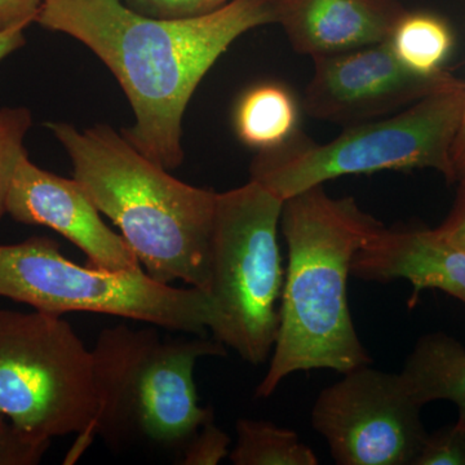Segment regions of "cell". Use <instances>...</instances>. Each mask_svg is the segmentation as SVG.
I'll use <instances>...</instances> for the list:
<instances>
[{
	"label": "cell",
	"mask_w": 465,
	"mask_h": 465,
	"mask_svg": "<svg viewBox=\"0 0 465 465\" xmlns=\"http://www.w3.org/2000/svg\"><path fill=\"white\" fill-rule=\"evenodd\" d=\"M84 43L109 67L134 110L122 134L167 171L183 161V118L217 58L242 34L275 24V0H232L200 17L166 20L124 0H43L35 20Z\"/></svg>",
	"instance_id": "1"
},
{
	"label": "cell",
	"mask_w": 465,
	"mask_h": 465,
	"mask_svg": "<svg viewBox=\"0 0 465 465\" xmlns=\"http://www.w3.org/2000/svg\"><path fill=\"white\" fill-rule=\"evenodd\" d=\"M281 226L289 265L258 399H269L293 372L326 369L342 375L372 363L354 329L347 287L354 255L381 223L354 198L330 197L318 185L283 202Z\"/></svg>",
	"instance_id": "2"
},
{
	"label": "cell",
	"mask_w": 465,
	"mask_h": 465,
	"mask_svg": "<svg viewBox=\"0 0 465 465\" xmlns=\"http://www.w3.org/2000/svg\"><path fill=\"white\" fill-rule=\"evenodd\" d=\"M47 127L69 154L76 182L118 226L146 273L207 291L217 193L174 179L109 125Z\"/></svg>",
	"instance_id": "3"
},
{
	"label": "cell",
	"mask_w": 465,
	"mask_h": 465,
	"mask_svg": "<svg viewBox=\"0 0 465 465\" xmlns=\"http://www.w3.org/2000/svg\"><path fill=\"white\" fill-rule=\"evenodd\" d=\"M97 411L91 437L110 448L149 445L183 449L213 419L198 402L194 370L204 357H225L216 339L163 338L157 326L103 330L94 349Z\"/></svg>",
	"instance_id": "4"
},
{
	"label": "cell",
	"mask_w": 465,
	"mask_h": 465,
	"mask_svg": "<svg viewBox=\"0 0 465 465\" xmlns=\"http://www.w3.org/2000/svg\"><path fill=\"white\" fill-rule=\"evenodd\" d=\"M464 110L465 84L455 78L399 114L348 125L330 143L298 128L282 145L256 154L251 180L283 202L347 174L430 168L454 183L451 153Z\"/></svg>",
	"instance_id": "5"
},
{
	"label": "cell",
	"mask_w": 465,
	"mask_h": 465,
	"mask_svg": "<svg viewBox=\"0 0 465 465\" xmlns=\"http://www.w3.org/2000/svg\"><path fill=\"white\" fill-rule=\"evenodd\" d=\"M283 201L259 183L217 193L210 243L213 338L251 365L273 351L284 284L278 226Z\"/></svg>",
	"instance_id": "6"
},
{
	"label": "cell",
	"mask_w": 465,
	"mask_h": 465,
	"mask_svg": "<svg viewBox=\"0 0 465 465\" xmlns=\"http://www.w3.org/2000/svg\"><path fill=\"white\" fill-rule=\"evenodd\" d=\"M0 298L54 316L87 312L192 335L213 331L217 321L207 291L158 282L143 268L112 272L75 264L48 237L0 244Z\"/></svg>",
	"instance_id": "7"
},
{
	"label": "cell",
	"mask_w": 465,
	"mask_h": 465,
	"mask_svg": "<svg viewBox=\"0 0 465 465\" xmlns=\"http://www.w3.org/2000/svg\"><path fill=\"white\" fill-rule=\"evenodd\" d=\"M97 411L91 349L61 316L0 309V415L39 440L78 434L92 442Z\"/></svg>",
	"instance_id": "8"
},
{
	"label": "cell",
	"mask_w": 465,
	"mask_h": 465,
	"mask_svg": "<svg viewBox=\"0 0 465 465\" xmlns=\"http://www.w3.org/2000/svg\"><path fill=\"white\" fill-rule=\"evenodd\" d=\"M421 409L400 374L367 365L324 388L311 420L336 464L412 465L428 436Z\"/></svg>",
	"instance_id": "9"
},
{
	"label": "cell",
	"mask_w": 465,
	"mask_h": 465,
	"mask_svg": "<svg viewBox=\"0 0 465 465\" xmlns=\"http://www.w3.org/2000/svg\"><path fill=\"white\" fill-rule=\"evenodd\" d=\"M313 60L314 75L302 106L312 118L345 125L391 114L455 79L445 70L416 74L401 63L388 41Z\"/></svg>",
	"instance_id": "10"
},
{
	"label": "cell",
	"mask_w": 465,
	"mask_h": 465,
	"mask_svg": "<svg viewBox=\"0 0 465 465\" xmlns=\"http://www.w3.org/2000/svg\"><path fill=\"white\" fill-rule=\"evenodd\" d=\"M7 213L21 224L54 229L84 251L88 265L112 272L143 268L130 244L103 222L75 179L48 173L27 155L12 180Z\"/></svg>",
	"instance_id": "11"
},
{
	"label": "cell",
	"mask_w": 465,
	"mask_h": 465,
	"mask_svg": "<svg viewBox=\"0 0 465 465\" xmlns=\"http://www.w3.org/2000/svg\"><path fill=\"white\" fill-rule=\"evenodd\" d=\"M353 277L372 282L409 281L410 307L424 290L443 291L465 305V249L440 229L391 231L381 226L357 251Z\"/></svg>",
	"instance_id": "12"
},
{
	"label": "cell",
	"mask_w": 465,
	"mask_h": 465,
	"mask_svg": "<svg viewBox=\"0 0 465 465\" xmlns=\"http://www.w3.org/2000/svg\"><path fill=\"white\" fill-rule=\"evenodd\" d=\"M406 11L401 0H275V24L314 58L387 42Z\"/></svg>",
	"instance_id": "13"
},
{
	"label": "cell",
	"mask_w": 465,
	"mask_h": 465,
	"mask_svg": "<svg viewBox=\"0 0 465 465\" xmlns=\"http://www.w3.org/2000/svg\"><path fill=\"white\" fill-rule=\"evenodd\" d=\"M400 376L416 403L450 401L458 420L465 421V348L457 339L442 332L421 336Z\"/></svg>",
	"instance_id": "14"
},
{
	"label": "cell",
	"mask_w": 465,
	"mask_h": 465,
	"mask_svg": "<svg viewBox=\"0 0 465 465\" xmlns=\"http://www.w3.org/2000/svg\"><path fill=\"white\" fill-rule=\"evenodd\" d=\"M234 125L241 142L250 148H277L298 130V106L283 85H256L238 103Z\"/></svg>",
	"instance_id": "15"
},
{
	"label": "cell",
	"mask_w": 465,
	"mask_h": 465,
	"mask_svg": "<svg viewBox=\"0 0 465 465\" xmlns=\"http://www.w3.org/2000/svg\"><path fill=\"white\" fill-rule=\"evenodd\" d=\"M388 43L407 69L416 74L436 75L443 72L454 36L448 23L437 15L406 11Z\"/></svg>",
	"instance_id": "16"
},
{
	"label": "cell",
	"mask_w": 465,
	"mask_h": 465,
	"mask_svg": "<svg viewBox=\"0 0 465 465\" xmlns=\"http://www.w3.org/2000/svg\"><path fill=\"white\" fill-rule=\"evenodd\" d=\"M229 459L234 465H317L313 450L298 434L271 421L240 419Z\"/></svg>",
	"instance_id": "17"
},
{
	"label": "cell",
	"mask_w": 465,
	"mask_h": 465,
	"mask_svg": "<svg viewBox=\"0 0 465 465\" xmlns=\"http://www.w3.org/2000/svg\"><path fill=\"white\" fill-rule=\"evenodd\" d=\"M32 124L29 109H0V220L7 213L9 188L18 163L27 155L24 140Z\"/></svg>",
	"instance_id": "18"
},
{
	"label": "cell",
	"mask_w": 465,
	"mask_h": 465,
	"mask_svg": "<svg viewBox=\"0 0 465 465\" xmlns=\"http://www.w3.org/2000/svg\"><path fill=\"white\" fill-rule=\"evenodd\" d=\"M412 465H465V421L428 433Z\"/></svg>",
	"instance_id": "19"
},
{
	"label": "cell",
	"mask_w": 465,
	"mask_h": 465,
	"mask_svg": "<svg viewBox=\"0 0 465 465\" xmlns=\"http://www.w3.org/2000/svg\"><path fill=\"white\" fill-rule=\"evenodd\" d=\"M231 437L217 427L213 419L206 421L183 446V465H217L231 454Z\"/></svg>",
	"instance_id": "20"
},
{
	"label": "cell",
	"mask_w": 465,
	"mask_h": 465,
	"mask_svg": "<svg viewBox=\"0 0 465 465\" xmlns=\"http://www.w3.org/2000/svg\"><path fill=\"white\" fill-rule=\"evenodd\" d=\"M51 442L39 440L18 430L0 415V465H34L41 463Z\"/></svg>",
	"instance_id": "21"
},
{
	"label": "cell",
	"mask_w": 465,
	"mask_h": 465,
	"mask_svg": "<svg viewBox=\"0 0 465 465\" xmlns=\"http://www.w3.org/2000/svg\"><path fill=\"white\" fill-rule=\"evenodd\" d=\"M232 0H124L127 7L155 18L200 17L224 7Z\"/></svg>",
	"instance_id": "22"
},
{
	"label": "cell",
	"mask_w": 465,
	"mask_h": 465,
	"mask_svg": "<svg viewBox=\"0 0 465 465\" xmlns=\"http://www.w3.org/2000/svg\"><path fill=\"white\" fill-rule=\"evenodd\" d=\"M43 0H0V34L35 23Z\"/></svg>",
	"instance_id": "23"
},
{
	"label": "cell",
	"mask_w": 465,
	"mask_h": 465,
	"mask_svg": "<svg viewBox=\"0 0 465 465\" xmlns=\"http://www.w3.org/2000/svg\"><path fill=\"white\" fill-rule=\"evenodd\" d=\"M459 183H460V188H459L454 207L439 229L465 249V177Z\"/></svg>",
	"instance_id": "24"
},
{
	"label": "cell",
	"mask_w": 465,
	"mask_h": 465,
	"mask_svg": "<svg viewBox=\"0 0 465 465\" xmlns=\"http://www.w3.org/2000/svg\"><path fill=\"white\" fill-rule=\"evenodd\" d=\"M452 168H454L455 182H460L465 177V110L463 121L451 153Z\"/></svg>",
	"instance_id": "25"
},
{
	"label": "cell",
	"mask_w": 465,
	"mask_h": 465,
	"mask_svg": "<svg viewBox=\"0 0 465 465\" xmlns=\"http://www.w3.org/2000/svg\"><path fill=\"white\" fill-rule=\"evenodd\" d=\"M24 30L25 29L20 27V29L9 30L7 33L0 34V63L25 45L26 39L24 35Z\"/></svg>",
	"instance_id": "26"
}]
</instances>
